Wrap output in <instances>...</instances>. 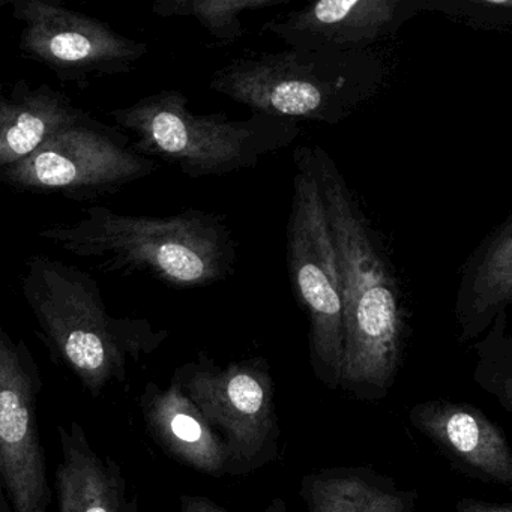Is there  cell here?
Returning a JSON list of instances; mask_svg holds the SVG:
<instances>
[{"label": "cell", "mask_w": 512, "mask_h": 512, "mask_svg": "<svg viewBox=\"0 0 512 512\" xmlns=\"http://www.w3.org/2000/svg\"><path fill=\"white\" fill-rule=\"evenodd\" d=\"M337 250L343 284L344 343L340 388L362 401L383 400L403 358V295L379 233L353 196L334 158L307 146Z\"/></svg>", "instance_id": "cell-1"}, {"label": "cell", "mask_w": 512, "mask_h": 512, "mask_svg": "<svg viewBox=\"0 0 512 512\" xmlns=\"http://www.w3.org/2000/svg\"><path fill=\"white\" fill-rule=\"evenodd\" d=\"M38 235L103 271L139 272L178 289L226 280L236 263L229 227L196 209L173 217H136L91 206L77 220L53 224Z\"/></svg>", "instance_id": "cell-2"}, {"label": "cell", "mask_w": 512, "mask_h": 512, "mask_svg": "<svg viewBox=\"0 0 512 512\" xmlns=\"http://www.w3.org/2000/svg\"><path fill=\"white\" fill-rule=\"evenodd\" d=\"M22 290L50 349L95 397L122 382L128 362L157 349L167 335L146 320L113 317L91 275L47 256L28 260Z\"/></svg>", "instance_id": "cell-3"}, {"label": "cell", "mask_w": 512, "mask_h": 512, "mask_svg": "<svg viewBox=\"0 0 512 512\" xmlns=\"http://www.w3.org/2000/svg\"><path fill=\"white\" fill-rule=\"evenodd\" d=\"M386 67L376 52L287 49L235 59L217 71L212 91L253 113L335 125L376 97Z\"/></svg>", "instance_id": "cell-4"}, {"label": "cell", "mask_w": 512, "mask_h": 512, "mask_svg": "<svg viewBox=\"0 0 512 512\" xmlns=\"http://www.w3.org/2000/svg\"><path fill=\"white\" fill-rule=\"evenodd\" d=\"M109 115L134 137V152L169 161L194 179L253 169L301 134L298 122L260 113L248 119L194 115L178 91L151 95Z\"/></svg>", "instance_id": "cell-5"}, {"label": "cell", "mask_w": 512, "mask_h": 512, "mask_svg": "<svg viewBox=\"0 0 512 512\" xmlns=\"http://www.w3.org/2000/svg\"><path fill=\"white\" fill-rule=\"evenodd\" d=\"M292 208L287 223V265L293 293L308 323L314 376L331 391L340 388L343 359V284L337 250L307 146L293 155Z\"/></svg>", "instance_id": "cell-6"}, {"label": "cell", "mask_w": 512, "mask_h": 512, "mask_svg": "<svg viewBox=\"0 0 512 512\" xmlns=\"http://www.w3.org/2000/svg\"><path fill=\"white\" fill-rule=\"evenodd\" d=\"M173 379L223 437L227 475H250L277 460L281 431L274 379L266 359L218 367L202 356L178 368Z\"/></svg>", "instance_id": "cell-7"}, {"label": "cell", "mask_w": 512, "mask_h": 512, "mask_svg": "<svg viewBox=\"0 0 512 512\" xmlns=\"http://www.w3.org/2000/svg\"><path fill=\"white\" fill-rule=\"evenodd\" d=\"M127 136L95 121L65 128L25 160L0 170V181L17 190L95 199L157 170L152 158L134 152Z\"/></svg>", "instance_id": "cell-8"}, {"label": "cell", "mask_w": 512, "mask_h": 512, "mask_svg": "<svg viewBox=\"0 0 512 512\" xmlns=\"http://www.w3.org/2000/svg\"><path fill=\"white\" fill-rule=\"evenodd\" d=\"M22 23L20 47L29 58L71 82L128 73L146 55L145 44L104 23L46 0L11 4Z\"/></svg>", "instance_id": "cell-9"}, {"label": "cell", "mask_w": 512, "mask_h": 512, "mask_svg": "<svg viewBox=\"0 0 512 512\" xmlns=\"http://www.w3.org/2000/svg\"><path fill=\"white\" fill-rule=\"evenodd\" d=\"M38 392L40 377L28 347L0 325V484L13 512L49 508Z\"/></svg>", "instance_id": "cell-10"}, {"label": "cell", "mask_w": 512, "mask_h": 512, "mask_svg": "<svg viewBox=\"0 0 512 512\" xmlns=\"http://www.w3.org/2000/svg\"><path fill=\"white\" fill-rule=\"evenodd\" d=\"M427 10L430 0H319L269 20L263 31L290 49L365 52Z\"/></svg>", "instance_id": "cell-11"}, {"label": "cell", "mask_w": 512, "mask_h": 512, "mask_svg": "<svg viewBox=\"0 0 512 512\" xmlns=\"http://www.w3.org/2000/svg\"><path fill=\"white\" fill-rule=\"evenodd\" d=\"M410 424L464 475L512 488V452L505 433L472 404L448 400L416 403Z\"/></svg>", "instance_id": "cell-12"}, {"label": "cell", "mask_w": 512, "mask_h": 512, "mask_svg": "<svg viewBox=\"0 0 512 512\" xmlns=\"http://www.w3.org/2000/svg\"><path fill=\"white\" fill-rule=\"evenodd\" d=\"M140 401L149 430L167 454L203 475H227L223 437L175 379L167 389L149 383Z\"/></svg>", "instance_id": "cell-13"}, {"label": "cell", "mask_w": 512, "mask_h": 512, "mask_svg": "<svg viewBox=\"0 0 512 512\" xmlns=\"http://www.w3.org/2000/svg\"><path fill=\"white\" fill-rule=\"evenodd\" d=\"M512 302V214L494 227L464 265L455 319L461 343L476 340Z\"/></svg>", "instance_id": "cell-14"}, {"label": "cell", "mask_w": 512, "mask_h": 512, "mask_svg": "<svg viewBox=\"0 0 512 512\" xmlns=\"http://www.w3.org/2000/svg\"><path fill=\"white\" fill-rule=\"evenodd\" d=\"M59 512H136L121 466L98 454L79 422L59 425Z\"/></svg>", "instance_id": "cell-15"}, {"label": "cell", "mask_w": 512, "mask_h": 512, "mask_svg": "<svg viewBox=\"0 0 512 512\" xmlns=\"http://www.w3.org/2000/svg\"><path fill=\"white\" fill-rule=\"evenodd\" d=\"M88 121L86 113L47 85L19 83L0 92V170L25 160L59 131Z\"/></svg>", "instance_id": "cell-16"}, {"label": "cell", "mask_w": 512, "mask_h": 512, "mask_svg": "<svg viewBox=\"0 0 512 512\" xmlns=\"http://www.w3.org/2000/svg\"><path fill=\"white\" fill-rule=\"evenodd\" d=\"M308 512H415L418 493L367 466L328 467L301 482Z\"/></svg>", "instance_id": "cell-17"}, {"label": "cell", "mask_w": 512, "mask_h": 512, "mask_svg": "<svg viewBox=\"0 0 512 512\" xmlns=\"http://www.w3.org/2000/svg\"><path fill=\"white\" fill-rule=\"evenodd\" d=\"M290 0H160L154 13L160 17H191L220 46L236 43L244 35L242 16L289 4Z\"/></svg>", "instance_id": "cell-18"}, {"label": "cell", "mask_w": 512, "mask_h": 512, "mask_svg": "<svg viewBox=\"0 0 512 512\" xmlns=\"http://www.w3.org/2000/svg\"><path fill=\"white\" fill-rule=\"evenodd\" d=\"M473 380L512 415V337L508 311H503L488 328L487 335L475 344Z\"/></svg>", "instance_id": "cell-19"}, {"label": "cell", "mask_w": 512, "mask_h": 512, "mask_svg": "<svg viewBox=\"0 0 512 512\" xmlns=\"http://www.w3.org/2000/svg\"><path fill=\"white\" fill-rule=\"evenodd\" d=\"M430 11H440L470 25H502L511 19V0H430Z\"/></svg>", "instance_id": "cell-20"}, {"label": "cell", "mask_w": 512, "mask_h": 512, "mask_svg": "<svg viewBox=\"0 0 512 512\" xmlns=\"http://www.w3.org/2000/svg\"><path fill=\"white\" fill-rule=\"evenodd\" d=\"M457 512H512L511 503H490L484 500L463 497L455 505Z\"/></svg>", "instance_id": "cell-21"}, {"label": "cell", "mask_w": 512, "mask_h": 512, "mask_svg": "<svg viewBox=\"0 0 512 512\" xmlns=\"http://www.w3.org/2000/svg\"><path fill=\"white\" fill-rule=\"evenodd\" d=\"M178 512H230L229 509L217 505L208 497L182 496L179 500Z\"/></svg>", "instance_id": "cell-22"}, {"label": "cell", "mask_w": 512, "mask_h": 512, "mask_svg": "<svg viewBox=\"0 0 512 512\" xmlns=\"http://www.w3.org/2000/svg\"><path fill=\"white\" fill-rule=\"evenodd\" d=\"M0 512H13L11 508L10 500H8L7 494H5L4 487L0 484Z\"/></svg>", "instance_id": "cell-23"}]
</instances>
